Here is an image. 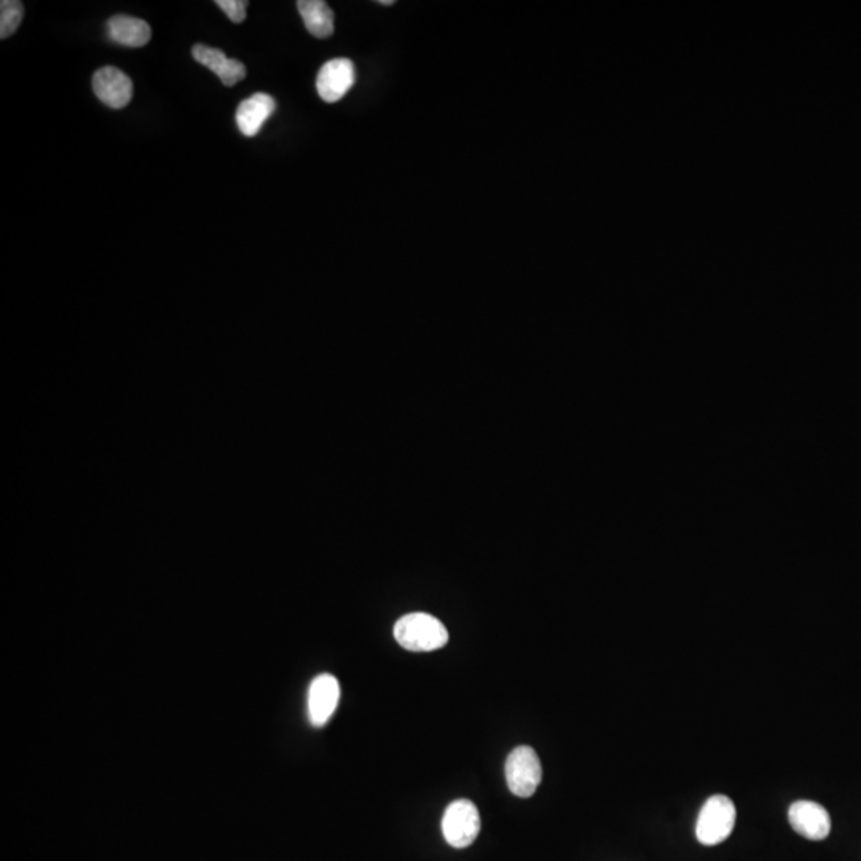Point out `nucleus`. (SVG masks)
<instances>
[{"label":"nucleus","mask_w":861,"mask_h":861,"mask_svg":"<svg viewBox=\"0 0 861 861\" xmlns=\"http://www.w3.org/2000/svg\"><path fill=\"white\" fill-rule=\"evenodd\" d=\"M394 638L407 651L428 653L444 648L449 641V632L431 614L412 613L396 622Z\"/></svg>","instance_id":"obj_1"},{"label":"nucleus","mask_w":861,"mask_h":861,"mask_svg":"<svg viewBox=\"0 0 861 861\" xmlns=\"http://www.w3.org/2000/svg\"><path fill=\"white\" fill-rule=\"evenodd\" d=\"M736 817V806L731 798L724 795L708 798L697 818L696 836L700 844L718 846L726 841L736 826Z\"/></svg>","instance_id":"obj_2"},{"label":"nucleus","mask_w":861,"mask_h":861,"mask_svg":"<svg viewBox=\"0 0 861 861\" xmlns=\"http://www.w3.org/2000/svg\"><path fill=\"white\" fill-rule=\"evenodd\" d=\"M480 814L476 804L468 799L453 801L442 818V833L445 841L455 849H464L476 841L480 833Z\"/></svg>","instance_id":"obj_3"},{"label":"nucleus","mask_w":861,"mask_h":861,"mask_svg":"<svg viewBox=\"0 0 861 861\" xmlns=\"http://www.w3.org/2000/svg\"><path fill=\"white\" fill-rule=\"evenodd\" d=\"M541 779L543 767L533 748L519 747L512 751L506 761V780L512 795L530 798L538 790Z\"/></svg>","instance_id":"obj_4"},{"label":"nucleus","mask_w":861,"mask_h":861,"mask_svg":"<svg viewBox=\"0 0 861 861\" xmlns=\"http://www.w3.org/2000/svg\"><path fill=\"white\" fill-rule=\"evenodd\" d=\"M340 683L334 675L323 673L311 681L308 689V718L316 728L329 723L339 707Z\"/></svg>","instance_id":"obj_5"},{"label":"nucleus","mask_w":861,"mask_h":861,"mask_svg":"<svg viewBox=\"0 0 861 861\" xmlns=\"http://www.w3.org/2000/svg\"><path fill=\"white\" fill-rule=\"evenodd\" d=\"M788 820L796 833L809 841H823L831 833V817L822 804L796 801L788 810Z\"/></svg>","instance_id":"obj_6"},{"label":"nucleus","mask_w":861,"mask_h":861,"mask_svg":"<svg viewBox=\"0 0 861 861\" xmlns=\"http://www.w3.org/2000/svg\"><path fill=\"white\" fill-rule=\"evenodd\" d=\"M354 80L356 71L350 59H331L319 71L316 90L326 103H337L353 88Z\"/></svg>","instance_id":"obj_7"},{"label":"nucleus","mask_w":861,"mask_h":861,"mask_svg":"<svg viewBox=\"0 0 861 861\" xmlns=\"http://www.w3.org/2000/svg\"><path fill=\"white\" fill-rule=\"evenodd\" d=\"M93 91L111 109H123L133 98V82L117 67H101L93 75Z\"/></svg>","instance_id":"obj_8"},{"label":"nucleus","mask_w":861,"mask_h":861,"mask_svg":"<svg viewBox=\"0 0 861 861\" xmlns=\"http://www.w3.org/2000/svg\"><path fill=\"white\" fill-rule=\"evenodd\" d=\"M275 111V99L267 93H256V95L249 96L236 109L235 118L238 130L244 136L254 138L262 130V126L265 125L268 118L275 114Z\"/></svg>","instance_id":"obj_9"},{"label":"nucleus","mask_w":861,"mask_h":861,"mask_svg":"<svg viewBox=\"0 0 861 861\" xmlns=\"http://www.w3.org/2000/svg\"><path fill=\"white\" fill-rule=\"evenodd\" d=\"M193 59L208 67L227 87H233L246 77V67L236 59H230L219 48L198 44L192 48Z\"/></svg>","instance_id":"obj_10"},{"label":"nucleus","mask_w":861,"mask_h":861,"mask_svg":"<svg viewBox=\"0 0 861 861\" xmlns=\"http://www.w3.org/2000/svg\"><path fill=\"white\" fill-rule=\"evenodd\" d=\"M107 36L125 47H144L152 39V29L146 21L128 15H115L107 21Z\"/></svg>","instance_id":"obj_11"},{"label":"nucleus","mask_w":861,"mask_h":861,"mask_svg":"<svg viewBox=\"0 0 861 861\" xmlns=\"http://www.w3.org/2000/svg\"><path fill=\"white\" fill-rule=\"evenodd\" d=\"M305 28L316 39H327L334 34V13L323 0H300L297 2Z\"/></svg>","instance_id":"obj_12"},{"label":"nucleus","mask_w":861,"mask_h":861,"mask_svg":"<svg viewBox=\"0 0 861 861\" xmlns=\"http://www.w3.org/2000/svg\"><path fill=\"white\" fill-rule=\"evenodd\" d=\"M23 15L24 7L18 0L0 2V39L13 36V32L20 28Z\"/></svg>","instance_id":"obj_13"},{"label":"nucleus","mask_w":861,"mask_h":861,"mask_svg":"<svg viewBox=\"0 0 861 861\" xmlns=\"http://www.w3.org/2000/svg\"><path fill=\"white\" fill-rule=\"evenodd\" d=\"M216 5L229 16L232 23L240 24L246 20L249 5L246 0H217Z\"/></svg>","instance_id":"obj_14"},{"label":"nucleus","mask_w":861,"mask_h":861,"mask_svg":"<svg viewBox=\"0 0 861 861\" xmlns=\"http://www.w3.org/2000/svg\"><path fill=\"white\" fill-rule=\"evenodd\" d=\"M378 4H380V5H394V0H380V2H378Z\"/></svg>","instance_id":"obj_15"}]
</instances>
